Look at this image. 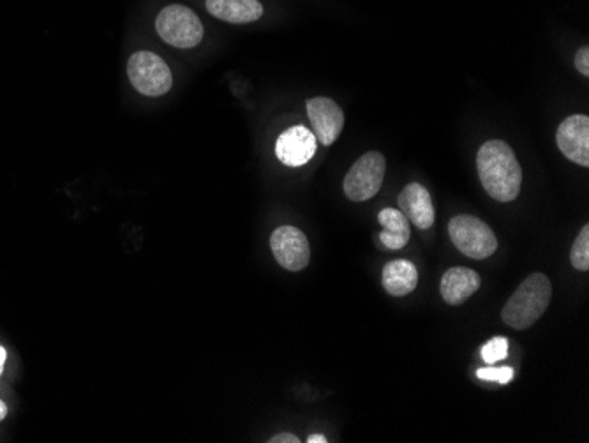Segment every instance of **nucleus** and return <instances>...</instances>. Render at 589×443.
Here are the masks:
<instances>
[{"label": "nucleus", "instance_id": "9", "mask_svg": "<svg viewBox=\"0 0 589 443\" xmlns=\"http://www.w3.org/2000/svg\"><path fill=\"white\" fill-rule=\"evenodd\" d=\"M307 115L313 126L316 140L330 147L343 133L344 113L341 106L330 98H313L307 101Z\"/></svg>", "mask_w": 589, "mask_h": 443}, {"label": "nucleus", "instance_id": "6", "mask_svg": "<svg viewBox=\"0 0 589 443\" xmlns=\"http://www.w3.org/2000/svg\"><path fill=\"white\" fill-rule=\"evenodd\" d=\"M385 158L381 152L371 151L358 158L344 177V193L353 202H367L380 193L385 179Z\"/></svg>", "mask_w": 589, "mask_h": 443}, {"label": "nucleus", "instance_id": "15", "mask_svg": "<svg viewBox=\"0 0 589 443\" xmlns=\"http://www.w3.org/2000/svg\"><path fill=\"white\" fill-rule=\"evenodd\" d=\"M383 232L380 241L388 249H403L411 239L410 221L397 209H383L378 216Z\"/></svg>", "mask_w": 589, "mask_h": 443}, {"label": "nucleus", "instance_id": "8", "mask_svg": "<svg viewBox=\"0 0 589 443\" xmlns=\"http://www.w3.org/2000/svg\"><path fill=\"white\" fill-rule=\"evenodd\" d=\"M556 143L561 154L579 166H589L588 115H570L556 131Z\"/></svg>", "mask_w": 589, "mask_h": 443}, {"label": "nucleus", "instance_id": "10", "mask_svg": "<svg viewBox=\"0 0 589 443\" xmlns=\"http://www.w3.org/2000/svg\"><path fill=\"white\" fill-rule=\"evenodd\" d=\"M316 149L318 140L313 131L304 126H293L277 138L276 156L283 165L299 168L313 159Z\"/></svg>", "mask_w": 589, "mask_h": 443}, {"label": "nucleus", "instance_id": "7", "mask_svg": "<svg viewBox=\"0 0 589 443\" xmlns=\"http://www.w3.org/2000/svg\"><path fill=\"white\" fill-rule=\"evenodd\" d=\"M270 248L277 263L290 272L304 271L311 260L306 233L295 226H281L270 237Z\"/></svg>", "mask_w": 589, "mask_h": 443}, {"label": "nucleus", "instance_id": "14", "mask_svg": "<svg viewBox=\"0 0 589 443\" xmlns=\"http://www.w3.org/2000/svg\"><path fill=\"white\" fill-rule=\"evenodd\" d=\"M383 288L394 297L410 295L418 285V271L415 263L408 260L388 262L381 272Z\"/></svg>", "mask_w": 589, "mask_h": 443}, {"label": "nucleus", "instance_id": "11", "mask_svg": "<svg viewBox=\"0 0 589 443\" xmlns=\"http://www.w3.org/2000/svg\"><path fill=\"white\" fill-rule=\"evenodd\" d=\"M399 209L413 225L420 230H429L434 225L436 212H434L433 198L429 191L417 182H411L401 191L397 198Z\"/></svg>", "mask_w": 589, "mask_h": 443}, {"label": "nucleus", "instance_id": "4", "mask_svg": "<svg viewBox=\"0 0 589 443\" xmlns=\"http://www.w3.org/2000/svg\"><path fill=\"white\" fill-rule=\"evenodd\" d=\"M159 38L175 48H194L203 39V23L193 9L182 4L166 6L156 18Z\"/></svg>", "mask_w": 589, "mask_h": 443}, {"label": "nucleus", "instance_id": "3", "mask_svg": "<svg viewBox=\"0 0 589 443\" xmlns=\"http://www.w3.org/2000/svg\"><path fill=\"white\" fill-rule=\"evenodd\" d=\"M448 235L464 256L473 260H485L493 256L498 249V239L493 228L482 219L468 214H461L450 219Z\"/></svg>", "mask_w": 589, "mask_h": 443}, {"label": "nucleus", "instance_id": "12", "mask_svg": "<svg viewBox=\"0 0 589 443\" xmlns=\"http://www.w3.org/2000/svg\"><path fill=\"white\" fill-rule=\"evenodd\" d=\"M480 285H482L480 276L473 269L454 267L445 272L441 278V297L450 306H461L473 293L478 292Z\"/></svg>", "mask_w": 589, "mask_h": 443}, {"label": "nucleus", "instance_id": "13", "mask_svg": "<svg viewBox=\"0 0 589 443\" xmlns=\"http://www.w3.org/2000/svg\"><path fill=\"white\" fill-rule=\"evenodd\" d=\"M207 11L228 23H251L263 16L258 0H207Z\"/></svg>", "mask_w": 589, "mask_h": 443}, {"label": "nucleus", "instance_id": "16", "mask_svg": "<svg viewBox=\"0 0 589 443\" xmlns=\"http://www.w3.org/2000/svg\"><path fill=\"white\" fill-rule=\"evenodd\" d=\"M570 262L577 271H589V225L582 226L581 232L577 235L570 251Z\"/></svg>", "mask_w": 589, "mask_h": 443}, {"label": "nucleus", "instance_id": "21", "mask_svg": "<svg viewBox=\"0 0 589 443\" xmlns=\"http://www.w3.org/2000/svg\"><path fill=\"white\" fill-rule=\"evenodd\" d=\"M327 436L325 435H311L307 438V443H327Z\"/></svg>", "mask_w": 589, "mask_h": 443}, {"label": "nucleus", "instance_id": "5", "mask_svg": "<svg viewBox=\"0 0 589 443\" xmlns=\"http://www.w3.org/2000/svg\"><path fill=\"white\" fill-rule=\"evenodd\" d=\"M127 76L136 91L159 98L170 92L173 85L172 71L159 55L152 52H136L127 62Z\"/></svg>", "mask_w": 589, "mask_h": 443}, {"label": "nucleus", "instance_id": "22", "mask_svg": "<svg viewBox=\"0 0 589 443\" xmlns=\"http://www.w3.org/2000/svg\"><path fill=\"white\" fill-rule=\"evenodd\" d=\"M6 348L4 346H0V375H2V369H4V362H6Z\"/></svg>", "mask_w": 589, "mask_h": 443}, {"label": "nucleus", "instance_id": "18", "mask_svg": "<svg viewBox=\"0 0 589 443\" xmlns=\"http://www.w3.org/2000/svg\"><path fill=\"white\" fill-rule=\"evenodd\" d=\"M477 376L485 382L508 383L514 378V369L512 368H482L478 369Z\"/></svg>", "mask_w": 589, "mask_h": 443}, {"label": "nucleus", "instance_id": "19", "mask_svg": "<svg viewBox=\"0 0 589 443\" xmlns=\"http://www.w3.org/2000/svg\"><path fill=\"white\" fill-rule=\"evenodd\" d=\"M575 69L581 73V75L589 76V48L584 46L581 48L577 55H575Z\"/></svg>", "mask_w": 589, "mask_h": 443}, {"label": "nucleus", "instance_id": "23", "mask_svg": "<svg viewBox=\"0 0 589 443\" xmlns=\"http://www.w3.org/2000/svg\"><path fill=\"white\" fill-rule=\"evenodd\" d=\"M6 415H8V406H6L4 401H0V421H4Z\"/></svg>", "mask_w": 589, "mask_h": 443}, {"label": "nucleus", "instance_id": "20", "mask_svg": "<svg viewBox=\"0 0 589 443\" xmlns=\"http://www.w3.org/2000/svg\"><path fill=\"white\" fill-rule=\"evenodd\" d=\"M270 443H299V436L291 435V433H279V435L272 436Z\"/></svg>", "mask_w": 589, "mask_h": 443}, {"label": "nucleus", "instance_id": "17", "mask_svg": "<svg viewBox=\"0 0 589 443\" xmlns=\"http://www.w3.org/2000/svg\"><path fill=\"white\" fill-rule=\"evenodd\" d=\"M507 355L508 339L501 338V336L489 339V341L485 343L484 348H482V359H484L485 364H489V366H493L496 362L507 359Z\"/></svg>", "mask_w": 589, "mask_h": 443}, {"label": "nucleus", "instance_id": "2", "mask_svg": "<svg viewBox=\"0 0 589 443\" xmlns=\"http://www.w3.org/2000/svg\"><path fill=\"white\" fill-rule=\"evenodd\" d=\"M551 279L535 272L522 281L501 311L503 322L515 331H526L537 323L551 304Z\"/></svg>", "mask_w": 589, "mask_h": 443}, {"label": "nucleus", "instance_id": "1", "mask_svg": "<svg viewBox=\"0 0 589 443\" xmlns=\"http://www.w3.org/2000/svg\"><path fill=\"white\" fill-rule=\"evenodd\" d=\"M477 168L482 186L494 200L512 202L521 193L522 168L507 142H485L477 154Z\"/></svg>", "mask_w": 589, "mask_h": 443}]
</instances>
